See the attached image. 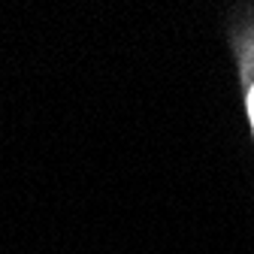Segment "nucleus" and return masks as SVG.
Returning <instances> with one entry per match:
<instances>
[{"instance_id":"nucleus-1","label":"nucleus","mask_w":254,"mask_h":254,"mask_svg":"<svg viewBox=\"0 0 254 254\" xmlns=\"http://www.w3.org/2000/svg\"><path fill=\"white\" fill-rule=\"evenodd\" d=\"M239 70H242V85H245L248 121L254 130V24H248L239 34Z\"/></svg>"}]
</instances>
